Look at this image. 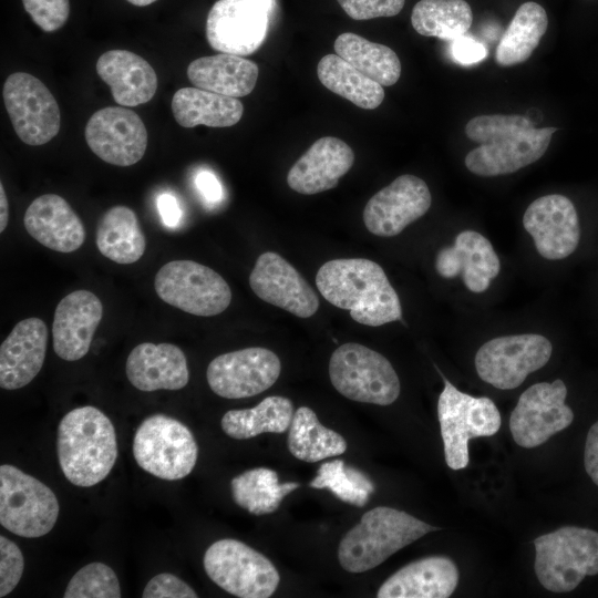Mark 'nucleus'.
<instances>
[{"label":"nucleus","mask_w":598,"mask_h":598,"mask_svg":"<svg viewBox=\"0 0 598 598\" xmlns=\"http://www.w3.org/2000/svg\"><path fill=\"white\" fill-rule=\"evenodd\" d=\"M557 130L537 128L530 118L518 114L475 116L467 122L465 133L480 146L466 155L465 166L484 177L515 173L544 155Z\"/></svg>","instance_id":"f257e3e1"},{"label":"nucleus","mask_w":598,"mask_h":598,"mask_svg":"<svg viewBox=\"0 0 598 598\" xmlns=\"http://www.w3.org/2000/svg\"><path fill=\"white\" fill-rule=\"evenodd\" d=\"M316 285L328 302L348 310L358 323L378 327L401 320L399 296L382 267L372 260H329L319 268Z\"/></svg>","instance_id":"f03ea898"},{"label":"nucleus","mask_w":598,"mask_h":598,"mask_svg":"<svg viewBox=\"0 0 598 598\" xmlns=\"http://www.w3.org/2000/svg\"><path fill=\"white\" fill-rule=\"evenodd\" d=\"M60 467L69 482L90 487L102 482L117 458V441L111 420L97 408L68 412L58 427Z\"/></svg>","instance_id":"7ed1b4c3"},{"label":"nucleus","mask_w":598,"mask_h":598,"mask_svg":"<svg viewBox=\"0 0 598 598\" xmlns=\"http://www.w3.org/2000/svg\"><path fill=\"white\" fill-rule=\"evenodd\" d=\"M437 529L406 512L378 506L364 513L360 522L342 537L338 560L349 573H364Z\"/></svg>","instance_id":"20e7f679"},{"label":"nucleus","mask_w":598,"mask_h":598,"mask_svg":"<svg viewBox=\"0 0 598 598\" xmlns=\"http://www.w3.org/2000/svg\"><path fill=\"white\" fill-rule=\"evenodd\" d=\"M535 574L553 592L574 590L586 576L598 574V532L564 526L534 540Z\"/></svg>","instance_id":"39448f33"},{"label":"nucleus","mask_w":598,"mask_h":598,"mask_svg":"<svg viewBox=\"0 0 598 598\" xmlns=\"http://www.w3.org/2000/svg\"><path fill=\"white\" fill-rule=\"evenodd\" d=\"M329 377L334 389L352 401L389 405L400 395V380L390 361L360 343L347 342L332 352Z\"/></svg>","instance_id":"423d86ee"},{"label":"nucleus","mask_w":598,"mask_h":598,"mask_svg":"<svg viewBox=\"0 0 598 598\" xmlns=\"http://www.w3.org/2000/svg\"><path fill=\"white\" fill-rule=\"evenodd\" d=\"M437 416L445 462L454 471L466 467L470 462L468 441L494 435L502 422L489 398L461 392L446 379L437 401Z\"/></svg>","instance_id":"0eeeda50"},{"label":"nucleus","mask_w":598,"mask_h":598,"mask_svg":"<svg viewBox=\"0 0 598 598\" xmlns=\"http://www.w3.org/2000/svg\"><path fill=\"white\" fill-rule=\"evenodd\" d=\"M133 455L141 468L166 481L187 476L196 465L198 446L190 430L178 420L154 414L137 427Z\"/></svg>","instance_id":"6e6552de"},{"label":"nucleus","mask_w":598,"mask_h":598,"mask_svg":"<svg viewBox=\"0 0 598 598\" xmlns=\"http://www.w3.org/2000/svg\"><path fill=\"white\" fill-rule=\"evenodd\" d=\"M59 502L38 478L9 464L0 466V524L25 538L44 536L54 527Z\"/></svg>","instance_id":"1a4fd4ad"},{"label":"nucleus","mask_w":598,"mask_h":598,"mask_svg":"<svg viewBox=\"0 0 598 598\" xmlns=\"http://www.w3.org/2000/svg\"><path fill=\"white\" fill-rule=\"evenodd\" d=\"M203 565L217 586L239 598H268L280 581L275 565L238 539L213 543L204 554Z\"/></svg>","instance_id":"9d476101"},{"label":"nucleus","mask_w":598,"mask_h":598,"mask_svg":"<svg viewBox=\"0 0 598 598\" xmlns=\"http://www.w3.org/2000/svg\"><path fill=\"white\" fill-rule=\"evenodd\" d=\"M154 288L164 302L199 317L219 315L231 301L227 281L212 268L193 260L163 265L155 276Z\"/></svg>","instance_id":"9b49d317"},{"label":"nucleus","mask_w":598,"mask_h":598,"mask_svg":"<svg viewBox=\"0 0 598 598\" xmlns=\"http://www.w3.org/2000/svg\"><path fill=\"white\" fill-rule=\"evenodd\" d=\"M553 346L542 334L525 333L494 338L475 354L478 377L486 383L512 390L550 359Z\"/></svg>","instance_id":"f8f14e48"},{"label":"nucleus","mask_w":598,"mask_h":598,"mask_svg":"<svg viewBox=\"0 0 598 598\" xmlns=\"http://www.w3.org/2000/svg\"><path fill=\"white\" fill-rule=\"evenodd\" d=\"M2 96L13 130L23 143L40 146L58 135L61 125L58 102L38 78L25 72L10 74Z\"/></svg>","instance_id":"ddd939ff"},{"label":"nucleus","mask_w":598,"mask_h":598,"mask_svg":"<svg viewBox=\"0 0 598 598\" xmlns=\"http://www.w3.org/2000/svg\"><path fill=\"white\" fill-rule=\"evenodd\" d=\"M567 388L557 379L539 382L525 390L509 419L512 436L519 446L533 448L568 427L574 412L565 403Z\"/></svg>","instance_id":"4468645a"},{"label":"nucleus","mask_w":598,"mask_h":598,"mask_svg":"<svg viewBox=\"0 0 598 598\" xmlns=\"http://www.w3.org/2000/svg\"><path fill=\"white\" fill-rule=\"evenodd\" d=\"M274 0H218L208 12L206 38L213 49L240 56L265 41Z\"/></svg>","instance_id":"2eb2a0df"},{"label":"nucleus","mask_w":598,"mask_h":598,"mask_svg":"<svg viewBox=\"0 0 598 598\" xmlns=\"http://www.w3.org/2000/svg\"><path fill=\"white\" fill-rule=\"evenodd\" d=\"M281 362L269 349L250 347L223 353L213 359L206 371L209 388L226 399L257 395L278 380Z\"/></svg>","instance_id":"dca6fc26"},{"label":"nucleus","mask_w":598,"mask_h":598,"mask_svg":"<svg viewBox=\"0 0 598 598\" xmlns=\"http://www.w3.org/2000/svg\"><path fill=\"white\" fill-rule=\"evenodd\" d=\"M84 137L97 157L123 167L140 162L147 147L144 122L137 113L122 106H107L93 113Z\"/></svg>","instance_id":"f3484780"},{"label":"nucleus","mask_w":598,"mask_h":598,"mask_svg":"<svg viewBox=\"0 0 598 598\" xmlns=\"http://www.w3.org/2000/svg\"><path fill=\"white\" fill-rule=\"evenodd\" d=\"M431 204L426 183L415 175L403 174L368 200L363 221L371 234L393 237L422 217Z\"/></svg>","instance_id":"a211bd4d"},{"label":"nucleus","mask_w":598,"mask_h":598,"mask_svg":"<svg viewBox=\"0 0 598 598\" xmlns=\"http://www.w3.org/2000/svg\"><path fill=\"white\" fill-rule=\"evenodd\" d=\"M523 225L538 254L549 260L571 255L580 239V226L573 202L550 194L535 199L525 210Z\"/></svg>","instance_id":"6ab92c4d"},{"label":"nucleus","mask_w":598,"mask_h":598,"mask_svg":"<svg viewBox=\"0 0 598 598\" xmlns=\"http://www.w3.org/2000/svg\"><path fill=\"white\" fill-rule=\"evenodd\" d=\"M249 285L261 300L299 318H309L319 308V299L311 286L276 252L259 255L250 272Z\"/></svg>","instance_id":"aec40b11"},{"label":"nucleus","mask_w":598,"mask_h":598,"mask_svg":"<svg viewBox=\"0 0 598 598\" xmlns=\"http://www.w3.org/2000/svg\"><path fill=\"white\" fill-rule=\"evenodd\" d=\"M102 317L103 305L89 290H75L61 299L52 323L56 355L65 361H76L86 355Z\"/></svg>","instance_id":"412c9836"},{"label":"nucleus","mask_w":598,"mask_h":598,"mask_svg":"<svg viewBox=\"0 0 598 598\" xmlns=\"http://www.w3.org/2000/svg\"><path fill=\"white\" fill-rule=\"evenodd\" d=\"M354 153L342 140L323 136L291 166L288 186L303 195H313L334 188L339 179L352 167Z\"/></svg>","instance_id":"4be33fe9"},{"label":"nucleus","mask_w":598,"mask_h":598,"mask_svg":"<svg viewBox=\"0 0 598 598\" xmlns=\"http://www.w3.org/2000/svg\"><path fill=\"white\" fill-rule=\"evenodd\" d=\"M48 328L30 317L18 322L0 347V386L17 390L40 372L47 353Z\"/></svg>","instance_id":"5701e85b"},{"label":"nucleus","mask_w":598,"mask_h":598,"mask_svg":"<svg viewBox=\"0 0 598 598\" xmlns=\"http://www.w3.org/2000/svg\"><path fill=\"white\" fill-rule=\"evenodd\" d=\"M435 268L444 278L461 275L466 288L480 293L497 277L501 262L486 237L474 230H464L456 236L453 246L439 251Z\"/></svg>","instance_id":"b1692460"},{"label":"nucleus","mask_w":598,"mask_h":598,"mask_svg":"<svg viewBox=\"0 0 598 598\" xmlns=\"http://www.w3.org/2000/svg\"><path fill=\"white\" fill-rule=\"evenodd\" d=\"M23 224L32 238L54 251L73 252L85 240L81 218L56 194H44L31 202L24 213Z\"/></svg>","instance_id":"393cba45"},{"label":"nucleus","mask_w":598,"mask_h":598,"mask_svg":"<svg viewBox=\"0 0 598 598\" xmlns=\"http://www.w3.org/2000/svg\"><path fill=\"white\" fill-rule=\"evenodd\" d=\"M125 372L131 384L144 392L181 390L189 380L186 357L172 343L137 344L127 357Z\"/></svg>","instance_id":"a878e982"},{"label":"nucleus","mask_w":598,"mask_h":598,"mask_svg":"<svg viewBox=\"0 0 598 598\" xmlns=\"http://www.w3.org/2000/svg\"><path fill=\"white\" fill-rule=\"evenodd\" d=\"M458 569L445 556L414 560L390 576L379 588L378 598H447L457 587Z\"/></svg>","instance_id":"bb28decb"},{"label":"nucleus","mask_w":598,"mask_h":598,"mask_svg":"<svg viewBox=\"0 0 598 598\" xmlns=\"http://www.w3.org/2000/svg\"><path fill=\"white\" fill-rule=\"evenodd\" d=\"M96 73L122 106H137L152 100L157 75L141 55L122 49L104 52L96 61Z\"/></svg>","instance_id":"cd10ccee"},{"label":"nucleus","mask_w":598,"mask_h":598,"mask_svg":"<svg viewBox=\"0 0 598 598\" xmlns=\"http://www.w3.org/2000/svg\"><path fill=\"white\" fill-rule=\"evenodd\" d=\"M258 65L244 56L219 53L192 61L187 76L196 87L231 97L252 92L258 80Z\"/></svg>","instance_id":"c85d7f7f"},{"label":"nucleus","mask_w":598,"mask_h":598,"mask_svg":"<svg viewBox=\"0 0 598 598\" xmlns=\"http://www.w3.org/2000/svg\"><path fill=\"white\" fill-rule=\"evenodd\" d=\"M175 121L183 127L197 125L228 127L237 124L244 105L237 97L206 91L199 87H182L172 99Z\"/></svg>","instance_id":"c756f323"},{"label":"nucleus","mask_w":598,"mask_h":598,"mask_svg":"<svg viewBox=\"0 0 598 598\" xmlns=\"http://www.w3.org/2000/svg\"><path fill=\"white\" fill-rule=\"evenodd\" d=\"M95 243L110 260L127 265L136 262L146 249L145 235L135 212L123 205L113 206L100 218Z\"/></svg>","instance_id":"7c9ffc66"},{"label":"nucleus","mask_w":598,"mask_h":598,"mask_svg":"<svg viewBox=\"0 0 598 598\" xmlns=\"http://www.w3.org/2000/svg\"><path fill=\"white\" fill-rule=\"evenodd\" d=\"M547 27V13L540 4L533 1L520 4L497 44L496 63L511 66L528 60Z\"/></svg>","instance_id":"2f4dec72"},{"label":"nucleus","mask_w":598,"mask_h":598,"mask_svg":"<svg viewBox=\"0 0 598 598\" xmlns=\"http://www.w3.org/2000/svg\"><path fill=\"white\" fill-rule=\"evenodd\" d=\"M292 402L285 396L265 398L256 406L229 410L220 421L224 433L236 440H247L262 433H283L293 416Z\"/></svg>","instance_id":"473e14b6"},{"label":"nucleus","mask_w":598,"mask_h":598,"mask_svg":"<svg viewBox=\"0 0 598 598\" xmlns=\"http://www.w3.org/2000/svg\"><path fill=\"white\" fill-rule=\"evenodd\" d=\"M287 442L296 458L309 463L341 455L347 450L344 437L322 425L308 406H300L293 413Z\"/></svg>","instance_id":"72a5a7b5"},{"label":"nucleus","mask_w":598,"mask_h":598,"mask_svg":"<svg viewBox=\"0 0 598 598\" xmlns=\"http://www.w3.org/2000/svg\"><path fill=\"white\" fill-rule=\"evenodd\" d=\"M336 54L382 86H391L401 75V62L389 47L343 32L334 41Z\"/></svg>","instance_id":"f704fd0d"},{"label":"nucleus","mask_w":598,"mask_h":598,"mask_svg":"<svg viewBox=\"0 0 598 598\" xmlns=\"http://www.w3.org/2000/svg\"><path fill=\"white\" fill-rule=\"evenodd\" d=\"M319 81L331 92L363 110L380 106L384 99L381 84L361 73L338 54H327L317 65Z\"/></svg>","instance_id":"c9c22d12"},{"label":"nucleus","mask_w":598,"mask_h":598,"mask_svg":"<svg viewBox=\"0 0 598 598\" xmlns=\"http://www.w3.org/2000/svg\"><path fill=\"white\" fill-rule=\"evenodd\" d=\"M230 486L238 506L250 514L262 515L277 511L281 501L300 485L296 482L279 483L276 471L257 467L235 476Z\"/></svg>","instance_id":"e433bc0d"},{"label":"nucleus","mask_w":598,"mask_h":598,"mask_svg":"<svg viewBox=\"0 0 598 598\" xmlns=\"http://www.w3.org/2000/svg\"><path fill=\"white\" fill-rule=\"evenodd\" d=\"M473 12L465 0H420L411 14L413 29L421 35L453 41L468 31Z\"/></svg>","instance_id":"4c0bfd02"},{"label":"nucleus","mask_w":598,"mask_h":598,"mask_svg":"<svg viewBox=\"0 0 598 598\" xmlns=\"http://www.w3.org/2000/svg\"><path fill=\"white\" fill-rule=\"evenodd\" d=\"M309 486L329 489L340 501L362 507L374 492V485L361 471L346 466L342 460L323 462Z\"/></svg>","instance_id":"58836bf2"},{"label":"nucleus","mask_w":598,"mask_h":598,"mask_svg":"<svg viewBox=\"0 0 598 598\" xmlns=\"http://www.w3.org/2000/svg\"><path fill=\"white\" fill-rule=\"evenodd\" d=\"M65 598H118L121 587L114 570L103 563H91L70 579Z\"/></svg>","instance_id":"ea45409f"},{"label":"nucleus","mask_w":598,"mask_h":598,"mask_svg":"<svg viewBox=\"0 0 598 598\" xmlns=\"http://www.w3.org/2000/svg\"><path fill=\"white\" fill-rule=\"evenodd\" d=\"M33 22L44 32L61 29L70 14L69 0H22Z\"/></svg>","instance_id":"a19ab883"},{"label":"nucleus","mask_w":598,"mask_h":598,"mask_svg":"<svg viewBox=\"0 0 598 598\" xmlns=\"http://www.w3.org/2000/svg\"><path fill=\"white\" fill-rule=\"evenodd\" d=\"M24 560L20 548L9 538L0 536V597L10 594L19 584Z\"/></svg>","instance_id":"79ce46f5"},{"label":"nucleus","mask_w":598,"mask_h":598,"mask_svg":"<svg viewBox=\"0 0 598 598\" xmlns=\"http://www.w3.org/2000/svg\"><path fill=\"white\" fill-rule=\"evenodd\" d=\"M343 11L353 20H370L393 17L401 12L405 0H337Z\"/></svg>","instance_id":"37998d69"},{"label":"nucleus","mask_w":598,"mask_h":598,"mask_svg":"<svg viewBox=\"0 0 598 598\" xmlns=\"http://www.w3.org/2000/svg\"><path fill=\"white\" fill-rule=\"evenodd\" d=\"M197 596L188 584L169 573L154 576L142 594L144 598H196Z\"/></svg>","instance_id":"c03bdc74"},{"label":"nucleus","mask_w":598,"mask_h":598,"mask_svg":"<svg viewBox=\"0 0 598 598\" xmlns=\"http://www.w3.org/2000/svg\"><path fill=\"white\" fill-rule=\"evenodd\" d=\"M450 51L452 59L462 65L475 64L487 55L486 47L466 34L451 41Z\"/></svg>","instance_id":"a18cd8bd"},{"label":"nucleus","mask_w":598,"mask_h":598,"mask_svg":"<svg viewBox=\"0 0 598 598\" xmlns=\"http://www.w3.org/2000/svg\"><path fill=\"white\" fill-rule=\"evenodd\" d=\"M584 465L591 481L598 486V421L591 425L586 437Z\"/></svg>","instance_id":"49530a36"},{"label":"nucleus","mask_w":598,"mask_h":598,"mask_svg":"<svg viewBox=\"0 0 598 598\" xmlns=\"http://www.w3.org/2000/svg\"><path fill=\"white\" fill-rule=\"evenodd\" d=\"M156 204L163 224L168 228L176 227L182 217L177 199L172 194L163 193L157 197Z\"/></svg>","instance_id":"de8ad7c7"},{"label":"nucleus","mask_w":598,"mask_h":598,"mask_svg":"<svg viewBox=\"0 0 598 598\" xmlns=\"http://www.w3.org/2000/svg\"><path fill=\"white\" fill-rule=\"evenodd\" d=\"M196 186L202 196L209 203H217L221 199L223 188L217 177L208 171H202L196 176Z\"/></svg>","instance_id":"09e8293b"},{"label":"nucleus","mask_w":598,"mask_h":598,"mask_svg":"<svg viewBox=\"0 0 598 598\" xmlns=\"http://www.w3.org/2000/svg\"><path fill=\"white\" fill-rule=\"evenodd\" d=\"M0 207H1L0 231L2 233L6 229L9 221V204H8L7 195H6L2 183L0 184Z\"/></svg>","instance_id":"8fccbe9b"},{"label":"nucleus","mask_w":598,"mask_h":598,"mask_svg":"<svg viewBox=\"0 0 598 598\" xmlns=\"http://www.w3.org/2000/svg\"><path fill=\"white\" fill-rule=\"evenodd\" d=\"M127 1L137 7H145L155 2L156 0H127Z\"/></svg>","instance_id":"3c124183"}]
</instances>
